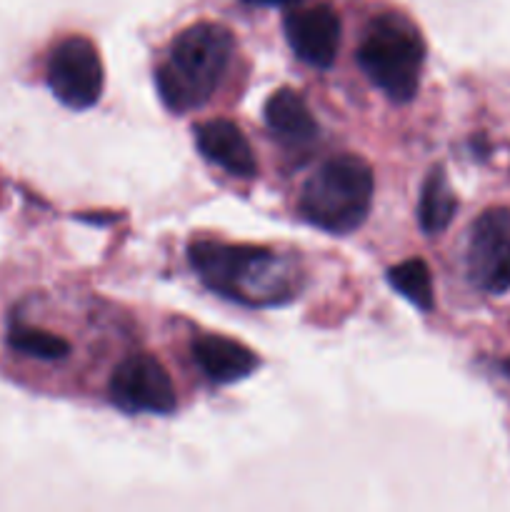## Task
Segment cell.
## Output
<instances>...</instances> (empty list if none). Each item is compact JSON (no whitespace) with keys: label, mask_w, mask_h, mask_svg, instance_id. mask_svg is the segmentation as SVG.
I'll use <instances>...</instances> for the list:
<instances>
[{"label":"cell","mask_w":510,"mask_h":512,"mask_svg":"<svg viewBox=\"0 0 510 512\" xmlns=\"http://www.w3.org/2000/svg\"><path fill=\"white\" fill-rule=\"evenodd\" d=\"M188 260L205 288L248 308L285 305L303 288L298 260L270 248L193 240Z\"/></svg>","instance_id":"obj_1"},{"label":"cell","mask_w":510,"mask_h":512,"mask_svg":"<svg viewBox=\"0 0 510 512\" xmlns=\"http://www.w3.org/2000/svg\"><path fill=\"white\" fill-rule=\"evenodd\" d=\"M233 50L235 38L225 25L203 20L185 28L155 70L165 108L183 115L208 103L233 60Z\"/></svg>","instance_id":"obj_2"},{"label":"cell","mask_w":510,"mask_h":512,"mask_svg":"<svg viewBox=\"0 0 510 512\" xmlns=\"http://www.w3.org/2000/svg\"><path fill=\"white\" fill-rule=\"evenodd\" d=\"M373 190V168L360 155H335L305 180L298 210L315 228L348 235L368 218Z\"/></svg>","instance_id":"obj_3"},{"label":"cell","mask_w":510,"mask_h":512,"mask_svg":"<svg viewBox=\"0 0 510 512\" xmlns=\"http://www.w3.org/2000/svg\"><path fill=\"white\" fill-rule=\"evenodd\" d=\"M425 40L403 13H380L365 28L358 65L393 103H410L420 88Z\"/></svg>","instance_id":"obj_4"},{"label":"cell","mask_w":510,"mask_h":512,"mask_svg":"<svg viewBox=\"0 0 510 512\" xmlns=\"http://www.w3.org/2000/svg\"><path fill=\"white\" fill-rule=\"evenodd\" d=\"M48 88L55 98L73 110L93 108L103 93V60L98 48L83 35L63 38L48 58Z\"/></svg>","instance_id":"obj_5"},{"label":"cell","mask_w":510,"mask_h":512,"mask_svg":"<svg viewBox=\"0 0 510 512\" xmlns=\"http://www.w3.org/2000/svg\"><path fill=\"white\" fill-rule=\"evenodd\" d=\"M110 398L128 413L170 415L178 408V395L170 373L153 355H130L110 375Z\"/></svg>","instance_id":"obj_6"},{"label":"cell","mask_w":510,"mask_h":512,"mask_svg":"<svg viewBox=\"0 0 510 512\" xmlns=\"http://www.w3.org/2000/svg\"><path fill=\"white\" fill-rule=\"evenodd\" d=\"M465 265L485 293L510 290V208H490L470 228Z\"/></svg>","instance_id":"obj_7"},{"label":"cell","mask_w":510,"mask_h":512,"mask_svg":"<svg viewBox=\"0 0 510 512\" xmlns=\"http://www.w3.org/2000/svg\"><path fill=\"white\" fill-rule=\"evenodd\" d=\"M283 30L290 50L303 63L313 68H330L338 58L343 25H340V15L328 3L293 10L285 15Z\"/></svg>","instance_id":"obj_8"},{"label":"cell","mask_w":510,"mask_h":512,"mask_svg":"<svg viewBox=\"0 0 510 512\" xmlns=\"http://www.w3.org/2000/svg\"><path fill=\"white\" fill-rule=\"evenodd\" d=\"M193 133L203 158H208L210 163H215L235 178H255L258 160H255L253 145L233 120H203V123L195 125Z\"/></svg>","instance_id":"obj_9"},{"label":"cell","mask_w":510,"mask_h":512,"mask_svg":"<svg viewBox=\"0 0 510 512\" xmlns=\"http://www.w3.org/2000/svg\"><path fill=\"white\" fill-rule=\"evenodd\" d=\"M193 358L198 368L220 385L245 380L260 365L248 345L225 335H198L193 340Z\"/></svg>","instance_id":"obj_10"},{"label":"cell","mask_w":510,"mask_h":512,"mask_svg":"<svg viewBox=\"0 0 510 512\" xmlns=\"http://www.w3.org/2000/svg\"><path fill=\"white\" fill-rule=\"evenodd\" d=\"M265 123L270 135L285 148H305L318 138V120L298 90L280 88L265 103Z\"/></svg>","instance_id":"obj_11"},{"label":"cell","mask_w":510,"mask_h":512,"mask_svg":"<svg viewBox=\"0 0 510 512\" xmlns=\"http://www.w3.org/2000/svg\"><path fill=\"white\" fill-rule=\"evenodd\" d=\"M455 210H458V200H455L453 188L448 183V175L440 165H435L425 178L423 188H420V203H418V223L425 235H440L453 220Z\"/></svg>","instance_id":"obj_12"},{"label":"cell","mask_w":510,"mask_h":512,"mask_svg":"<svg viewBox=\"0 0 510 512\" xmlns=\"http://www.w3.org/2000/svg\"><path fill=\"white\" fill-rule=\"evenodd\" d=\"M388 283L403 295L408 303H413L415 308L430 313L435 308V290H433V275L430 268L425 265V260L410 258L403 263L393 265L388 270Z\"/></svg>","instance_id":"obj_13"},{"label":"cell","mask_w":510,"mask_h":512,"mask_svg":"<svg viewBox=\"0 0 510 512\" xmlns=\"http://www.w3.org/2000/svg\"><path fill=\"white\" fill-rule=\"evenodd\" d=\"M8 345L18 353L30 355L38 360H63L70 355V343L60 335L48 333V330L30 328V325H10Z\"/></svg>","instance_id":"obj_14"},{"label":"cell","mask_w":510,"mask_h":512,"mask_svg":"<svg viewBox=\"0 0 510 512\" xmlns=\"http://www.w3.org/2000/svg\"><path fill=\"white\" fill-rule=\"evenodd\" d=\"M245 3H258V5H288V3H298V0H245Z\"/></svg>","instance_id":"obj_15"}]
</instances>
